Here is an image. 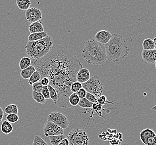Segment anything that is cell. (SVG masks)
<instances>
[{
    "mask_svg": "<svg viewBox=\"0 0 156 145\" xmlns=\"http://www.w3.org/2000/svg\"><path fill=\"white\" fill-rule=\"evenodd\" d=\"M34 66L40 73L41 79L48 78L50 85L56 89L58 98L55 105L72 107L69 101L71 86L77 81V74L83 65L72 51L62 45H53L49 53L35 60Z\"/></svg>",
    "mask_w": 156,
    "mask_h": 145,
    "instance_id": "1",
    "label": "cell"
},
{
    "mask_svg": "<svg viewBox=\"0 0 156 145\" xmlns=\"http://www.w3.org/2000/svg\"><path fill=\"white\" fill-rule=\"evenodd\" d=\"M107 60L111 62L122 61L129 54V49L121 35L115 34L110 41L104 45Z\"/></svg>",
    "mask_w": 156,
    "mask_h": 145,
    "instance_id": "2",
    "label": "cell"
},
{
    "mask_svg": "<svg viewBox=\"0 0 156 145\" xmlns=\"http://www.w3.org/2000/svg\"><path fill=\"white\" fill-rule=\"evenodd\" d=\"M82 57L90 65H101L107 60L105 50L102 44L94 39H90L85 43Z\"/></svg>",
    "mask_w": 156,
    "mask_h": 145,
    "instance_id": "3",
    "label": "cell"
},
{
    "mask_svg": "<svg viewBox=\"0 0 156 145\" xmlns=\"http://www.w3.org/2000/svg\"><path fill=\"white\" fill-rule=\"evenodd\" d=\"M53 40L50 36L35 41H28L25 46L26 53L34 60H38L50 53L53 46Z\"/></svg>",
    "mask_w": 156,
    "mask_h": 145,
    "instance_id": "4",
    "label": "cell"
},
{
    "mask_svg": "<svg viewBox=\"0 0 156 145\" xmlns=\"http://www.w3.org/2000/svg\"><path fill=\"white\" fill-rule=\"evenodd\" d=\"M67 139L69 145H88L90 142V138L86 131L78 128L71 130Z\"/></svg>",
    "mask_w": 156,
    "mask_h": 145,
    "instance_id": "5",
    "label": "cell"
},
{
    "mask_svg": "<svg viewBox=\"0 0 156 145\" xmlns=\"http://www.w3.org/2000/svg\"><path fill=\"white\" fill-rule=\"evenodd\" d=\"M82 88L87 92L94 95L97 98L102 95L103 84L96 76H91L88 81L83 83Z\"/></svg>",
    "mask_w": 156,
    "mask_h": 145,
    "instance_id": "6",
    "label": "cell"
},
{
    "mask_svg": "<svg viewBox=\"0 0 156 145\" xmlns=\"http://www.w3.org/2000/svg\"><path fill=\"white\" fill-rule=\"evenodd\" d=\"M47 121L53 122L63 129L67 128L69 125L68 118L58 112H52L49 114L47 117Z\"/></svg>",
    "mask_w": 156,
    "mask_h": 145,
    "instance_id": "7",
    "label": "cell"
},
{
    "mask_svg": "<svg viewBox=\"0 0 156 145\" xmlns=\"http://www.w3.org/2000/svg\"><path fill=\"white\" fill-rule=\"evenodd\" d=\"M43 131L44 135L46 137H49L63 135L65 129L58 126L53 122L49 121H47L44 125Z\"/></svg>",
    "mask_w": 156,
    "mask_h": 145,
    "instance_id": "8",
    "label": "cell"
},
{
    "mask_svg": "<svg viewBox=\"0 0 156 145\" xmlns=\"http://www.w3.org/2000/svg\"><path fill=\"white\" fill-rule=\"evenodd\" d=\"M25 17L28 22L31 24L41 21L43 17V13L38 9L31 7L26 11Z\"/></svg>",
    "mask_w": 156,
    "mask_h": 145,
    "instance_id": "9",
    "label": "cell"
},
{
    "mask_svg": "<svg viewBox=\"0 0 156 145\" xmlns=\"http://www.w3.org/2000/svg\"><path fill=\"white\" fill-rule=\"evenodd\" d=\"M112 35L111 32L106 30H100L97 32L94 36V40L98 42L101 44L105 45L107 44L111 40Z\"/></svg>",
    "mask_w": 156,
    "mask_h": 145,
    "instance_id": "10",
    "label": "cell"
},
{
    "mask_svg": "<svg viewBox=\"0 0 156 145\" xmlns=\"http://www.w3.org/2000/svg\"><path fill=\"white\" fill-rule=\"evenodd\" d=\"M142 57L146 62L153 64L156 61V50H144L142 52Z\"/></svg>",
    "mask_w": 156,
    "mask_h": 145,
    "instance_id": "11",
    "label": "cell"
},
{
    "mask_svg": "<svg viewBox=\"0 0 156 145\" xmlns=\"http://www.w3.org/2000/svg\"><path fill=\"white\" fill-rule=\"evenodd\" d=\"M90 71L86 69L82 68V69L78 71L77 76H76V79L77 81L82 84L84 83L87 82L90 79Z\"/></svg>",
    "mask_w": 156,
    "mask_h": 145,
    "instance_id": "12",
    "label": "cell"
},
{
    "mask_svg": "<svg viewBox=\"0 0 156 145\" xmlns=\"http://www.w3.org/2000/svg\"><path fill=\"white\" fill-rule=\"evenodd\" d=\"M151 136H156V133L154 132V131L149 128H144L140 132V140L146 145L147 139Z\"/></svg>",
    "mask_w": 156,
    "mask_h": 145,
    "instance_id": "13",
    "label": "cell"
},
{
    "mask_svg": "<svg viewBox=\"0 0 156 145\" xmlns=\"http://www.w3.org/2000/svg\"><path fill=\"white\" fill-rule=\"evenodd\" d=\"M28 30L31 34L44 32V28L41 20L31 23L28 27Z\"/></svg>",
    "mask_w": 156,
    "mask_h": 145,
    "instance_id": "14",
    "label": "cell"
},
{
    "mask_svg": "<svg viewBox=\"0 0 156 145\" xmlns=\"http://www.w3.org/2000/svg\"><path fill=\"white\" fill-rule=\"evenodd\" d=\"M47 32H45L30 34L28 37V41H35L43 39L47 37Z\"/></svg>",
    "mask_w": 156,
    "mask_h": 145,
    "instance_id": "15",
    "label": "cell"
},
{
    "mask_svg": "<svg viewBox=\"0 0 156 145\" xmlns=\"http://www.w3.org/2000/svg\"><path fill=\"white\" fill-rule=\"evenodd\" d=\"M36 70L34 65H30L25 69L22 70L20 72V75L23 79H28L32 74Z\"/></svg>",
    "mask_w": 156,
    "mask_h": 145,
    "instance_id": "16",
    "label": "cell"
},
{
    "mask_svg": "<svg viewBox=\"0 0 156 145\" xmlns=\"http://www.w3.org/2000/svg\"><path fill=\"white\" fill-rule=\"evenodd\" d=\"M1 131L5 135H9L13 131V126L12 124L9 123L7 120H4L1 126Z\"/></svg>",
    "mask_w": 156,
    "mask_h": 145,
    "instance_id": "17",
    "label": "cell"
},
{
    "mask_svg": "<svg viewBox=\"0 0 156 145\" xmlns=\"http://www.w3.org/2000/svg\"><path fill=\"white\" fill-rule=\"evenodd\" d=\"M16 4L19 9L26 11L30 8L31 2L30 0H16Z\"/></svg>",
    "mask_w": 156,
    "mask_h": 145,
    "instance_id": "18",
    "label": "cell"
},
{
    "mask_svg": "<svg viewBox=\"0 0 156 145\" xmlns=\"http://www.w3.org/2000/svg\"><path fill=\"white\" fill-rule=\"evenodd\" d=\"M142 47L144 50H152L155 49V44L153 40L147 38L142 42Z\"/></svg>",
    "mask_w": 156,
    "mask_h": 145,
    "instance_id": "19",
    "label": "cell"
},
{
    "mask_svg": "<svg viewBox=\"0 0 156 145\" xmlns=\"http://www.w3.org/2000/svg\"><path fill=\"white\" fill-rule=\"evenodd\" d=\"M32 96L33 99H34V101L40 104H44L46 103V99L44 98L41 93L32 91Z\"/></svg>",
    "mask_w": 156,
    "mask_h": 145,
    "instance_id": "20",
    "label": "cell"
},
{
    "mask_svg": "<svg viewBox=\"0 0 156 145\" xmlns=\"http://www.w3.org/2000/svg\"><path fill=\"white\" fill-rule=\"evenodd\" d=\"M31 64V60L28 57H23L20 61V69L23 70L28 68Z\"/></svg>",
    "mask_w": 156,
    "mask_h": 145,
    "instance_id": "21",
    "label": "cell"
},
{
    "mask_svg": "<svg viewBox=\"0 0 156 145\" xmlns=\"http://www.w3.org/2000/svg\"><path fill=\"white\" fill-rule=\"evenodd\" d=\"M41 80V75L40 73L38 72L37 70H36L31 77L28 79V84L32 86L33 84H34L36 82H38Z\"/></svg>",
    "mask_w": 156,
    "mask_h": 145,
    "instance_id": "22",
    "label": "cell"
},
{
    "mask_svg": "<svg viewBox=\"0 0 156 145\" xmlns=\"http://www.w3.org/2000/svg\"><path fill=\"white\" fill-rule=\"evenodd\" d=\"M48 89L49 91V93H50V98L53 101L54 104H56L57 101H58V94L57 93L56 89L53 88L52 86L48 84L47 86Z\"/></svg>",
    "mask_w": 156,
    "mask_h": 145,
    "instance_id": "23",
    "label": "cell"
},
{
    "mask_svg": "<svg viewBox=\"0 0 156 145\" xmlns=\"http://www.w3.org/2000/svg\"><path fill=\"white\" fill-rule=\"evenodd\" d=\"M5 112L7 114H18L19 109L16 104H9L5 108Z\"/></svg>",
    "mask_w": 156,
    "mask_h": 145,
    "instance_id": "24",
    "label": "cell"
},
{
    "mask_svg": "<svg viewBox=\"0 0 156 145\" xmlns=\"http://www.w3.org/2000/svg\"><path fill=\"white\" fill-rule=\"evenodd\" d=\"M80 98L78 97V95L76 93H72L71 95H69V103L70 105L73 107L77 106L80 102Z\"/></svg>",
    "mask_w": 156,
    "mask_h": 145,
    "instance_id": "25",
    "label": "cell"
},
{
    "mask_svg": "<svg viewBox=\"0 0 156 145\" xmlns=\"http://www.w3.org/2000/svg\"><path fill=\"white\" fill-rule=\"evenodd\" d=\"M50 142L52 145H58L61 141L65 139V136L64 135H60L56 136H49Z\"/></svg>",
    "mask_w": 156,
    "mask_h": 145,
    "instance_id": "26",
    "label": "cell"
},
{
    "mask_svg": "<svg viewBox=\"0 0 156 145\" xmlns=\"http://www.w3.org/2000/svg\"><path fill=\"white\" fill-rule=\"evenodd\" d=\"M78 106L82 108H90L92 107L93 103L88 101L86 98H80V102L78 103Z\"/></svg>",
    "mask_w": 156,
    "mask_h": 145,
    "instance_id": "27",
    "label": "cell"
},
{
    "mask_svg": "<svg viewBox=\"0 0 156 145\" xmlns=\"http://www.w3.org/2000/svg\"><path fill=\"white\" fill-rule=\"evenodd\" d=\"M32 145H48V144L46 141L40 136L36 135L34 136V141Z\"/></svg>",
    "mask_w": 156,
    "mask_h": 145,
    "instance_id": "28",
    "label": "cell"
},
{
    "mask_svg": "<svg viewBox=\"0 0 156 145\" xmlns=\"http://www.w3.org/2000/svg\"><path fill=\"white\" fill-rule=\"evenodd\" d=\"M81 88H82V84L77 81L73 82L71 86V91L72 93H77Z\"/></svg>",
    "mask_w": 156,
    "mask_h": 145,
    "instance_id": "29",
    "label": "cell"
},
{
    "mask_svg": "<svg viewBox=\"0 0 156 145\" xmlns=\"http://www.w3.org/2000/svg\"><path fill=\"white\" fill-rule=\"evenodd\" d=\"M6 120L9 123H16L19 120L18 114H7L6 117Z\"/></svg>",
    "mask_w": 156,
    "mask_h": 145,
    "instance_id": "30",
    "label": "cell"
},
{
    "mask_svg": "<svg viewBox=\"0 0 156 145\" xmlns=\"http://www.w3.org/2000/svg\"><path fill=\"white\" fill-rule=\"evenodd\" d=\"M42 88H43V85H42L40 82H36L32 85V91L41 93Z\"/></svg>",
    "mask_w": 156,
    "mask_h": 145,
    "instance_id": "31",
    "label": "cell"
},
{
    "mask_svg": "<svg viewBox=\"0 0 156 145\" xmlns=\"http://www.w3.org/2000/svg\"><path fill=\"white\" fill-rule=\"evenodd\" d=\"M85 98L86 99H87L89 102H91L92 103H94L97 102V98L94 95L91 94V93H90L88 92H87Z\"/></svg>",
    "mask_w": 156,
    "mask_h": 145,
    "instance_id": "32",
    "label": "cell"
},
{
    "mask_svg": "<svg viewBox=\"0 0 156 145\" xmlns=\"http://www.w3.org/2000/svg\"><path fill=\"white\" fill-rule=\"evenodd\" d=\"M97 102L101 104V106H104L108 102L107 99L105 95H101L98 98H97Z\"/></svg>",
    "mask_w": 156,
    "mask_h": 145,
    "instance_id": "33",
    "label": "cell"
},
{
    "mask_svg": "<svg viewBox=\"0 0 156 145\" xmlns=\"http://www.w3.org/2000/svg\"><path fill=\"white\" fill-rule=\"evenodd\" d=\"M92 108L94 111L97 112V113H100L102 110V106H101V104L96 102V103H93Z\"/></svg>",
    "mask_w": 156,
    "mask_h": 145,
    "instance_id": "34",
    "label": "cell"
},
{
    "mask_svg": "<svg viewBox=\"0 0 156 145\" xmlns=\"http://www.w3.org/2000/svg\"><path fill=\"white\" fill-rule=\"evenodd\" d=\"M41 93L43 95L44 98L46 99H50V93H49V91L47 87H43V88L41 91Z\"/></svg>",
    "mask_w": 156,
    "mask_h": 145,
    "instance_id": "35",
    "label": "cell"
},
{
    "mask_svg": "<svg viewBox=\"0 0 156 145\" xmlns=\"http://www.w3.org/2000/svg\"><path fill=\"white\" fill-rule=\"evenodd\" d=\"M146 145H156V136H151L147 139Z\"/></svg>",
    "mask_w": 156,
    "mask_h": 145,
    "instance_id": "36",
    "label": "cell"
},
{
    "mask_svg": "<svg viewBox=\"0 0 156 145\" xmlns=\"http://www.w3.org/2000/svg\"><path fill=\"white\" fill-rule=\"evenodd\" d=\"M86 93H87V91H86L84 88H83L81 89H80V90L76 93V94L77 95L78 97L80 98H85Z\"/></svg>",
    "mask_w": 156,
    "mask_h": 145,
    "instance_id": "37",
    "label": "cell"
},
{
    "mask_svg": "<svg viewBox=\"0 0 156 145\" xmlns=\"http://www.w3.org/2000/svg\"><path fill=\"white\" fill-rule=\"evenodd\" d=\"M40 82H41L43 87H47V85L50 84V80L48 79V78H46V77L41 78Z\"/></svg>",
    "mask_w": 156,
    "mask_h": 145,
    "instance_id": "38",
    "label": "cell"
},
{
    "mask_svg": "<svg viewBox=\"0 0 156 145\" xmlns=\"http://www.w3.org/2000/svg\"><path fill=\"white\" fill-rule=\"evenodd\" d=\"M58 145H69V140L67 138L63 139Z\"/></svg>",
    "mask_w": 156,
    "mask_h": 145,
    "instance_id": "39",
    "label": "cell"
},
{
    "mask_svg": "<svg viewBox=\"0 0 156 145\" xmlns=\"http://www.w3.org/2000/svg\"><path fill=\"white\" fill-rule=\"evenodd\" d=\"M3 116H4V111L0 107V123L3 120Z\"/></svg>",
    "mask_w": 156,
    "mask_h": 145,
    "instance_id": "40",
    "label": "cell"
},
{
    "mask_svg": "<svg viewBox=\"0 0 156 145\" xmlns=\"http://www.w3.org/2000/svg\"><path fill=\"white\" fill-rule=\"evenodd\" d=\"M153 41H154V44H155V49L156 50V36H155L154 37Z\"/></svg>",
    "mask_w": 156,
    "mask_h": 145,
    "instance_id": "41",
    "label": "cell"
},
{
    "mask_svg": "<svg viewBox=\"0 0 156 145\" xmlns=\"http://www.w3.org/2000/svg\"><path fill=\"white\" fill-rule=\"evenodd\" d=\"M152 110H156V105L155 106H154L153 107H152Z\"/></svg>",
    "mask_w": 156,
    "mask_h": 145,
    "instance_id": "42",
    "label": "cell"
},
{
    "mask_svg": "<svg viewBox=\"0 0 156 145\" xmlns=\"http://www.w3.org/2000/svg\"><path fill=\"white\" fill-rule=\"evenodd\" d=\"M154 64H155V68H156V61H155V63H154Z\"/></svg>",
    "mask_w": 156,
    "mask_h": 145,
    "instance_id": "43",
    "label": "cell"
}]
</instances>
